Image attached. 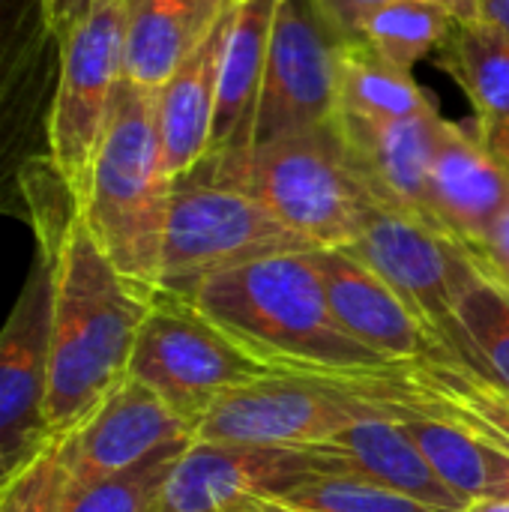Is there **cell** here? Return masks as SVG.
Masks as SVG:
<instances>
[{"instance_id": "6da1fadb", "label": "cell", "mask_w": 509, "mask_h": 512, "mask_svg": "<svg viewBox=\"0 0 509 512\" xmlns=\"http://www.w3.org/2000/svg\"><path fill=\"white\" fill-rule=\"evenodd\" d=\"M42 258L51 264L45 414L51 432L66 435L129 378L132 351L159 288L150 291L117 273L78 216Z\"/></svg>"}, {"instance_id": "7a4b0ae2", "label": "cell", "mask_w": 509, "mask_h": 512, "mask_svg": "<svg viewBox=\"0 0 509 512\" xmlns=\"http://www.w3.org/2000/svg\"><path fill=\"white\" fill-rule=\"evenodd\" d=\"M186 300L276 375L357 378L393 366L339 327L312 252L213 273Z\"/></svg>"}, {"instance_id": "3957f363", "label": "cell", "mask_w": 509, "mask_h": 512, "mask_svg": "<svg viewBox=\"0 0 509 512\" xmlns=\"http://www.w3.org/2000/svg\"><path fill=\"white\" fill-rule=\"evenodd\" d=\"M171 192L174 177L162 156L156 90L123 78L75 216L114 270L150 291L162 285Z\"/></svg>"}, {"instance_id": "277c9868", "label": "cell", "mask_w": 509, "mask_h": 512, "mask_svg": "<svg viewBox=\"0 0 509 512\" xmlns=\"http://www.w3.org/2000/svg\"><path fill=\"white\" fill-rule=\"evenodd\" d=\"M192 171L252 195L318 249L351 246L375 204L357 180L333 120L249 150L207 153Z\"/></svg>"}, {"instance_id": "5b68a950", "label": "cell", "mask_w": 509, "mask_h": 512, "mask_svg": "<svg viewBox=\"0 0 509 512\" xmlns=\"http://www.w3.org/2000/svg\"><path fill=\"white\" fill-rule=\"evenodd\" d=\"M276 375L225 336L192 300L159 288L141 324L129 378L156 393L192 432L234 387Z\"/></svg>"}, {"instance_id": "8992f818", "label": "cell", "mask_w": 509, "mask_h": 512, "mask_svg": "<svg viewBox=\"0 0 509 512\" xmlns=\"http://www.w3.org/2000/svg\"><path fill=\"white\" fill-rule=\"evenodd\" d=\"M315 249L252 195L189 171L174 180L159 288L186 297L213 273Z\"/></svg>"}, {"instance_id": "52a82bcc", "label": "cell", "mask_w": 509, "mask_h": 512, "mask_svg": "<svg viewBox=\"0 0 509 512\" xmlns=\"http://www.w3.org/2000/svg\"><path fill=\"white\" fill-rule=\"evenodd\" d=\"M57 90L48 111L51 165L78 207L123 75V0H105L60 39Z\"/></svg>"}, {"instance_id": "ba28073f", "label": "cell", "mask_w": 509, "mask_h": 512, "mask_svg": "<svg viewBox=\"0 0 509 512\" xmlns=\"http://www.w3.org/2000/svg\"><path fill=\"white\" fill-rule=\"evenodd\" d=\"M381 414L345 378L270 375L228 390L198 423L195 441L312 450Z\"/></svg>"}, {"instance_id": "9c48e42d", "label": "cell", "mask_w": 509, "mask_h": 512, "mask_svg": "<svg viewBox=\"0 0 509 512\" xmlns=\"http://www.w3.org/2000/svg\"><path fill=\"white\" fill-rule=\"evenodd\" d=\"M342 42L345 33L318 0L276 3L252 147L333 120Z\"/></svg>"}, {"instance_id": "30bf717a", "label": "cell", "mask_w": 509, "mask_h": 512, "mask_svg": "<svg viewBox=\"0 0 509 512\" xmlns=\"http://www.w3.org/2000/svg\"><path fill=\"white\" fill-rule=\"evenodd\" d=\"M345 249L399 291L423 327L438 339L444 357H456V309L474 276V258L462 243L414 216L372 204L360 237Z\"/></svg>"}, {"instance_id": "8fae6325", "label": "cell", "mask_w": 509, "mask_h": 512, "mask_svg": "<svg viewBox=\"0 0 509 512\" xmlns=\"http://www.w3.org/2000/svg\"><path fill=\"white\" fill-rule=\"evenodd\" d=\"M336 465L312 450L192 441L174 462L153 512H252Z\"/></svg>"}, {"instance_id": "7c38bea8", "label": "cell", "mask_w": 509, "mask_h": 512, "mask_svg": "<svg viewBox=\"0 0 509 512\" xmlns=\"http://www.w3.org/2000/svg\"><path fill=\"white\" fill-rule=\"evenodd\" d=\"M51 264L39 258L0 330V486L51 438L48 399Z\"/></svg>"}, {"instance_id": "4fadbf2b", "label": "cell", "mask_w": 509, "mask_h": 512, "mask_svg": "<svg viewBox=\"0 0 509 512\" xmlns=\"http://www.w3.org/2000/svg\"><path fill=\"white\" fill-rule=\"evenodd\" d=\"M195 441V432L141 381L126 378L90 417L60 435V459L69 486L96 483L138 468L171 444Z\"/></svg>"}, {"instance_id": "5bb4252c", "label": "cell", "mask_w": 509, "mask_h": 512, "mask_svg": "<svg viewBox=\"0 0 509 512\" xmlns=\"http://www.w3.org/2000/svg\"><path fill=\"white\" fill-rule=\"evenodd\" d=\"M441 111L411 120H372L336 108L333 126L351 168L378 207L435 225L429 210V165L441 126ZM444 234V231H441Z\"/></svg>"}, {"instance_id": "9a60e30c", "label": "cell", "mask_w": 509, "mask_h": 512, "mask_svg": "<svg viewBox=\"0 0 509 512\" xmlns=\"http://www.w3.org/2000/svg\"><path fill=\"white\" fill-rule=\"evenodd\" d=\"M372 393L462 426L486 447L509 456V393L453 357H417L357 375Z\"/></svg>"}, {"instance_id": "2e32d148", "label": "cell", "mask_w": 509, "mask_h": 512, "mask_svg": "<svg viewBox=\"0 0 509 512\" xmlns=\"http://www.w3.org/2000/svg\"><path fill=\"white\" fill-rule=\"evenodd\" d=\"M327 303L339 327L390 363L417 357H444L438 339L417 312L366 261L348 249H315Z\"/></svg>"}, {"instance_id": "e0dca14e", "label": "cell", "mask_w": 509, "mask_h": 512, "mask_svg": "<svg viewBox=\"0 0 509 512\" xmlns=\"http://www.w3.org/2000/svg\"><path fill=\"white\" fill-rule=\"evenodd\" d=\"M509 207V168L477 129L441 120L429 165V210L447 237L477 252Z\"/></svg>"}, {"instance_id": "ac0fdd59", "label": "cell", "mask_w": 509, "mask_h": 512, "mask_svg": "<svg viewBox=\"0 0 509 512\" xmlns=\"http://www.w3.org/2000/svg\"><path fill=\"white\" fill-rule=\"evenodd\" d=\"M234 6H228L219 24L207 33V39L156 90L159 141H162L165 168L174 180L189 174L210 153L216 96H219V69H222V51L231 30Z\"/></svg>"}, {"instance_id": "d6986e66", "label": "cell", "mask_w": 509, "mask_h": 512, "mask_svg": "<svg viewBox=\"0 0 509 512\" xmlns=\"http://www.w3.org/2000/svg\"><path fill=\"white\" fill-rule=\"evenodd\" d=\"M234 0H123V75L159 90Z\"/></svg>"}, {"instance_id": "ffe728a7", "label": "cell", "mask_w": 509, "mask_h": 512, "mask_svg": "<svg viewBox=\"0 0 509 512\" xmlns=\"http://www.w3.org/2000/svg\"><path fill=\"white\" fill-rule=\"evenodd\" d=\"M315 450L336 465V474L369 477L432 510L462 512L468 507V501H462L432 471V465L423 459L417 444L402 432V426H396L384 414L354 423L351 429H345L327 444H318Z\"/></svg>"}, {"instance_id": "44dd1931", "label": "cell", "mask_w": 509, "mask_h": 512, "mask_svg": "<svg viewBox=\"0 0 509 512\" xmlns=\"http://www.w3.org/2000/svg\"><path fill=\"white\" fill-rule=\"evenodd\" d=\"M279 0H240L222 51L210 153L249 150L264 87L270 30Z\"/></svg>"}, {"instance_id": "7402d4cb", "label": "cell", "mask_w": 509, "mask_h": 512, "mask_svg": "<svg viewBox=\"0 0 509 512\" xmlns=\"http://www.w3.org/2000/svg\"><path fill=\"white\" fill-rule=\"evenodd\" d=\"M339 108L372 120H411L438 114V105L414 81L378 57L366 42L345 36L339 54Z\"/></svg>"}, {"instance_id": "603a6c76", "label": "cell", "mask_w": 509, "mask_h": 512, "mask_svg": "<svg viewBox=\"0 0 509 512\" xmlns=\"http://www.w3.org/2000/svg\"><path fill=\"white\" fill-rule=\"evenodd\" d=\"M444 63L465 87L477 129L509 126V42L483 18L459 21L441 45Z\"/></svg>"}, {"instance_id": "cb8c5ba5", "label": "cell", "mask_w": 509, "mask_h": 512, "mask_svg": "<svg viewBox=\"0 0 509 512\" xmlns=\"http://www.w3.org/2000/svg\"><path fill=\"white\" fill-rule=\"evenodd\" d=\"M456 321L459 345L453 360L509 393V288L477 261L459 297Z\"/></svg>"}, {"instance_id": "d4e9b609", "label": "cell", "mask_w": 509, "mask_h": 512, "mask_svg": "<svg viewBox=\"0 0 509 512\" xmlns=\"http://www.w3.org/2000/svg\"><path fill=\"white\" fill-rule=\"evenodd\" d=\"M456 24L459 18L438 0H390L366 12L351 36L396 69L411 72L426 54L447 42Z\"/></svg>"}, {"instance_id": "484cf974", "label": "cell", "mask_w": 509, "mask_h": 512, "mask_svg": "<svg viewBox=\"0 0 509 512\" xmlns=\"http://www.w3.org/2000/svg\"><path fill=\"white\" fill-rule=\"evenodd\" d=\"M186 444H171L141 462L132 471H123L117 477H105L96 483L84 486H69L63 489V501L57 512H153L159 492L177 462V456L189 447Z\"/></svg>"}, {"instance_id": "4316f807", "label": "cell", "mask_w": 509, "mask_h": 512, "mask_svg": "<svg viewBox=\"0 0 509 512\" xmlns=\"http://www.w3.org/2000/svg\"><path fill=\"white\" fill-rule=\"evenodd\" d=\"M273 501L303 512H441L360 474H318Z\"/></svg>"}, {"instance_id": "83f0119b", "label": "cell", "mask_w": 509, "mask_h": 512, "mask_svg": "<svg viewBox=\"0 0 509 512\" xmlns=\"http://www.w3.org/2000/svg\"><path fill=\"white\" fill-rule=\"evenodd\" d=\"M66 489L60 435H54L15 477L0 486V512H57Z\"/></svg>"}, {"instance_id": "f1b7e54d", "label": "cell", "mask_w": 509, "mask_h": 512, "mask_svg": "<svg viewBox=\"0 0 509 512\" xmlns=\"http://www.w3.org/2000/svg\"><path fill=\"white\" fill-rule=\"evenodd\" d=\"M471 255L480 267H486L495 279H501L509 288V207L498 216L483 246Z\"/></svg>"}, {"instance_id": "f546056e", "label": "cell", "mask_w": 509, "mask_h": 512, "mask_svg": "<svg viewBox=\"0 0 509 512\" xmlns=\"http://www.w3.org/2000/svg\"><path fill=\"white\" fill-rule=\"evenodd\" d=\"M99 3L105 0H39V12H42V24L45 30L60 39L66 30H72L84 15H90Z\"/></svg>"}, {"instance_id": "4dcf8cb0", "label": "cell", "mask_w": 509, "mask_h": 512, "mask_svg": "<svg viewBox=\"0 0 509 512\" xmlns=\"http://www.w3.org/2000/svg\"><path fill=\"white\" fill-rule=\"evenodd\" d=\"M318 3H321L324 12L333 18V24H336L345 36H351L354 27H357V21H360L366 12H372L375 6L390 3V0H318Z\"/></svg>"}, {"instance_id": "1f68e13d", "label": "cell", "mask_w": 509, "mask_h": 512, "mask_svg": "<svg viewBox=\"0 0 509 512\" xmlns=\"http://www.w3.org/2000/svg\"><path fill=\"white\" fill-rule=\"evenodd\" d=\"M483 450H486V471H489V495L486 498L509 501V456L486 447V444H483Z\"/></svg>"}, {"instance_id": "d6a6232c", "label": "cell", "mask_w": 509, "mask_h": 512, "mask_svg": "<svg viewBox=\"0 0 509 512\" xmlns=\"http://www.w3.org/2000/svg\"><path fill=\"white\" fill-rule=\"evenodd\" d=\"M480 18L501 30L509 42V0H480Z\"/></svg>"}, {"instance_id": "836d02e7", "label": "cell", "mask_w": 509, "mask_h": 512, "mask_svg": "<svg viewBox=\"0 0 509 512\" xmlns=\"http://www.w3.org/2000/svg\"><path fill=\"white\" fill-rule=\"evenodd\" d=\"M480 138L486 141V147L498 156L501 165L509 168V126H498V129H477Z\"/></svg>"}, {"instance_id": "e575fe53", "label": "cell", "mask_w": 509, "mask_h": 512, "mask_svg": "<svg viewBox=\"0 0 509 512\" xmlns=\"http://www.w3.org/2000/svg\"><path fill=\"white\" fill-rule=\"evenodd\" d=\"M441 6H447L459 21H471L480 18V0H438Z\"/></svg>"}, {"instance_id": "d590c367", "label": "cell", "mask_w": 509, "mask_h": 512, "mask_svg": "<svg viewBox=\"0 0 509 512\" xmlns=\"http://www.w3.org/2000/svg\"><path fill=\"white\" fill-rule=\"evenodd\" d=\"M15 186V165L0 156V210L9 207V192Z\"/></svg>"}, {"instance_id": "8d00e7d4", "label": "cell", "mask_w": 509, "mask_h": 512, "mask_svg": "<svg viewBox=\"0 0 509 512\" xmlns=\"http://www.w3.org/2000/svg\"><path fill=\"white\" fill-rule=\"evenodd\" d=\"M462 512H509V501H504V498H477Z\"/></svg>"}, {"instance_id": "74e56055", "label": "cell", "mask_w": 509, "mask_h": 512, "mask_svg": "<svg viewBox=\"0 0 509 512\" xmlns=\"http://www.w3.org/2000/svg\"><path fill=\"white\" fill-rule=\"evenodd\" d=\"M252 512H303V510H294V507H282V504H276V501H264L261 507H255Z\"/></svg>"}, {"instance_id": "f35d334b", "label": "cell", "mask_w": 509, "mask_h": 512, "mask_svg": "<svg viewBox=\"0 0 509 512\" xmlns=\"http://www.w3.org/2000/svg\"><path fill=\"white\" fill-rule=\"evenodd\" d=\"M234 3H240V0H234Z\"/></svg>"}]
</instances>
